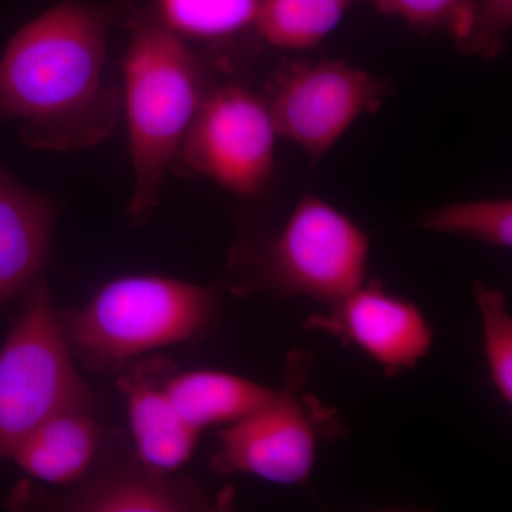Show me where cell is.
<instances>
[{
	"mask_svg": "<svg viewBox=\"0 0 512 512\" xmlns=\"http://www.w3.org/2000/svg\"><path fill=\"white\" fill-rule=\"evenodd\" d=\"M113 12L59 3L10 39L0 59V121L39 150L96 146L113 133L123 89L107 73Z\"/></svg>",
	"mask_w": 512,
	"mask_h": 512,
	"instance_id": "6da1fadb",
	"label": "cell"
},
{
	"mask_svg": "<svg viewBox=\"0 0 512 512\" xmlns=\"http://www.w3.org/2000/svg\"><path fill=\"white\" fill-rule=\"evenodd\" d=\"M130 32L121 73L136 188L127 214L141 225L156 210L167 168L215 84L200 57L156 10L133 13Z\"/></svg>",
	"mask_w": 512,
	"mask_h": 512,
	"instance_id": "7a4b0ae2",
	"label": "cell"
},
{
	"mask_svg": "<svg viewBox=\"0 0 512 512\" xmlns=\"http://www.w3.org/2000/svg\"><path fill=\"white\" fill-rule=\"evenodd\" d=\"M217 308L214 289L160 275H127L101 286L62 322L74 355L116 369L153 350L198 338Z\"/></svg>",
	"mask_w": 512,
	"mask_h": 512,
	"instance_id": "3957f363",
	"label": "cell"
},
{
	"mask_svg": "<svg viewBox=\"0 0 512 512\" xmlns=\"http://www.w3.org/2000/svg\"><path fill=\"white\" fill-rule=\"evenodd\" d=\"M92 404L43 278L26 293L0 349V460L43 421Z\"/></svg>",
	"mask_w": 512,
	"mask_h": 512,
	"instance_id": "277c9868",
	"label": "cell"
},
{
	"mask_svg": "<svg viewBox=\"0 0 512 512\" xmlns=\"http://www.w3.org/2000/svg\"><path fill=\"white\" fill-rule=\"evenodd\" d=\"M369 252V237L348 215L305 194L284 227L244 259L256 288L333 305L365 284Z\"/></svg>",
	"mask_w": 512,
	"mask_h": 512,
	"instance_id": "5b68a950",
	"label": "cell"
},
{
	"mask_svg": "<svg viewBox=\"0 0 512 512\" xmlns=\"http://www.w3.org/2000/svg\"><path fill=\"white\" fill-rule=\"evenodd\" d=\"M393 89L376 74L342 62H293L275 73L265 101L278 137L318 163L366 114H375Z\"/></svg>",
	"mask_w": 512,
	"mask_h": 512,
	"instance_id": "8992f818",
	"label": "cell"
},
{
	"mask_svg": "<svg viewBox=\"0 0 512 512\" xmlns=\"http://www.w3.org/2000/svg\"><path fill=\"white\" fill-rule=\"evenodd\" d=\"M276 138L265 99L241 86H215L178 154L192 173L254 200L271 183Z\"/></svg>",
	"mask_w": 512,
	"mask_h": 512,
	"instance_id": "52a82bcc",
	"label": "cell"
},
{
	"mask_svg": "<svg viewBox=\"0 0 512 512\" xmlns=\"http://www.w3.org/2000/svg\"><path fill=\"white\" fill-rule=\"evenodd\" d=\"M322 416L313 404L281 390L264 409L218 434L211 466L218 474H247L282 485L306 483L325 426Z\"/></svg>",
	"mask_w": 512,
	"mask_h": 512,
	"instance_id": "ba28073f",
	"label": "cell"
},
{
	"mask_svg": "<svg viewBox=\"0 0 512 512\" xmlns=\"http://www.w3.org/2000/svg\"><path fill=\"white\" fill-rule=\"evenodd\" d=\"M309 326L362 350L387 372L414 369L429 355L433 332L414 303L390 295L379 282L363 284L330 305Z\"/></svg>",
	"mask_w": 512,
	"mask_h": 512,
	"instance_id": "9c48e42d",
	"label": "cell"
},
{
	"mask_svg": "<svg viewBox=\"0 0 512 512\" xmlns=\"http://www.w3.org/2000/svg\"><path fill=\"white\" fill-rule=\"evenodd\" d=\"M29 505L60 512L211 511L214 504L190 478L150 470L134 460L87 476L72 490Z\"/></svg>",
	"mask_w": 512,
	"mask_h": 512,
	"instance_id": "30bf717a",
	"label": "cell"
},
{
	"mask_svg": "<svg viewBox=\"0 0 512 512\" xmlns=\"http://www.w3.org/2000/svg\"><path fill=\"white\" fill-rule=\"evenodd\" d=\"M123 367L117 387L126 400L137 460L157 473H177L194 454L201 431L183 419L165 389L173 363L153 357Z\"/></svg>",
	"mask_w": 512,
	"mask_h": 512,
	"instance_id": "8fae6325",
	"label": "cell"
},
{
	"mask_svg": "<svg viewBox=\"0 0 512 512\" xmlns=\"http://www.w3.org/2000/svg\"><path fill=\"white\" fill-rule=\"evenodd\" d=\"M55 218L49 195L20 184L0 164V308L42 281Z\"/></svg>",
	"mask_w": 512,
	"mask_h": 512,
	"instance_id": "7c38bea8",
	"label": "cell"
},
{
	"mask_svg": "<svg viewBox=\"0 0 512 512\" xmlns=\"http://www.w3.org/2000/svg\"><path fill=\"white\" fill-rule=\"evenodd\" d=\"M104 440L90 409L66 410L37 426L10 458L36 480L72 487L92 473Z\"/></svg>",
	"mask_w": 512,
	"mask_h": 512,
	"instance_id": "4fadbf2b",
	"label": "cell"
},
{
	"mask_svg": "<svg viewBox=\"0 0 512 512\" xmlns=\"http://www.w3.org/2000/svg\"><path fill=\"white\" fill-rule=\"evenodd\" d=\"M177 412L197 430L245 419L274 402L281 390L217 370L171 373L165 382Z\"/></svg>",
	"mask_w": 512,
	"mask_h": 512,
	"instance_id": "5bb4252c",
	"label": "cell"
},
{
	"mask_svg": "<svg viewBox=\"0 0 512 512\" xmlns=\"http://www.w3.org/2000/svg\"><path fill=\"white\" fill-rule=\"evenodd\" d=\"M363 0H261L254 29L276 49L302 52L319 46Z\"/></svg>",
	"mask_w": 512,
	"mask_h": 512,
	"instance_id": "9a60e30c",
	"label": "cell"
},
{
	"mask_svg": "<svg viewBox=\"0 0 512 512\" xmlns=\"http://www.w3.org/2000/svg\"><path fill=\"white\" fill-rule=\"evenodd\" d=\"M261 0H158V18L183 39L215 42L254 29Z\"/></svg>",
	"mask_w": 512,
	"mask_h": 512,
	"instance_id": "2e32d148",
	"label": "cell"
},
{
	"mask_svg": "<svg viewBox=\"0 0 512 512\" xmlns=\"http://www.w3.org/2000/svg\"><path fill=\"white\" fill-rule=\"evenodd\" d=\"M417 227L439 234L470 238L493 247L511 248L512 201L456 202L421 215Z\"/></svg>",
	"mask_w": 512,
	"mask_h": 512,
	"instance_id": "e0dca14e",
	"label": "cell"
},
{
	"mask_svg": "<svg viewBox=\"0 0 512 512\" xmlns=\"http://www.w3.org/2000/svg\"><path fill=\"white\" fill-rule=\"evenodd\" d=\"M474 296L483 328L488 373L505 403H512V318L503 292L474 282Z\"/></svg>",
	"mask_w": 512,
	"mask_h": 512,
	"instance_id": "ac0fdd59",
	"label": "cell"
},
{
	"mask_svg": "<svg viewBox=\"0 0 512 512\" xmlns=\"http://www.w3.org/2000/svg\"><path fill=\"white\" fill-rule=\"evenodd\" d=\"M384 15L403 20L417 32H443L456 40L470 29L476 0H370Z\"/></svg>",
	"mask_w": 512,
	"mask_h": 512,
	"instance_id": "d6986e66",
	"label": "cell"
},
{
	"mask_svg": "<svg viewBox=\"0 0 512 512\" xmlns=\"http://www.w3.org/2000/svg\"><path fill=\"white\" fill-rule=\"evenodd\" d=\"M512 29V0H476L470 29L457 47L463 55L495 59Z\"/></svg>",
	"mask_w": 512,
	"mask_h": 512,
	"instance_id": "ffe728a7",
	"label": "cell"
}]
</instances>
